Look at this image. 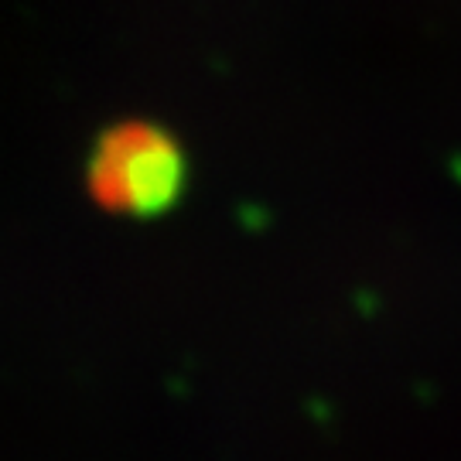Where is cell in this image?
I'll use <instances>...</instances> for the list:
<instances>
[{
    "label": "cell",
    "mask_w": 461,
    "mask_h": 461,
    "mask_svg": "<svg viewBox=\"0 0 461 461\" xmlns=\"http://www.w3.org/2000/svg\"><path fill=\"white\" fill-rule=\"evenodd\" d=\"M188 185L182 140L154 120H120L96 133L86 188L103 212L154 219L178 205Z\"/></svg>",
    "instance_id": "cell-1"
}]
</instances>
